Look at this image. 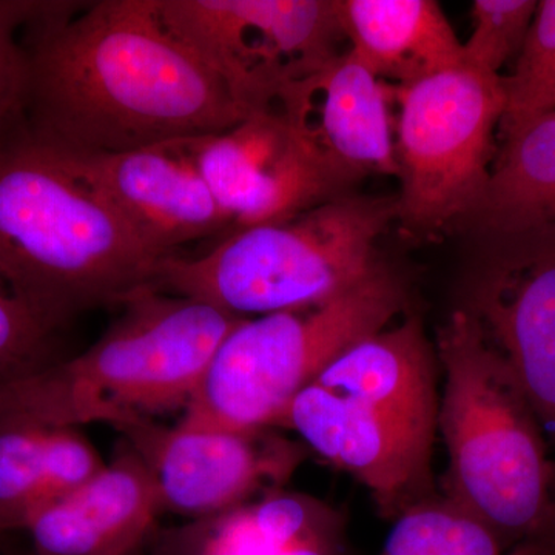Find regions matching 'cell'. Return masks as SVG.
<instances>
[{
  "label": "cell",
  "mask_w": 555,
  "mask_h": 555,
  "mask_svg": "<svg viewBox=\"0 0 555 555\" xmlns=\"http://www.w3.org/2000/svg\"><path fill=\"white\" fill-rule=\"evenodd\" d=\"M27 31L24 119L50 147L129 152L222 133L250 116L155 0L49 2Z\"/></svg>",
  "instance_id": "obj_1"
},
{
  "label": "cell",
  "mask_w": 555,
  "mask_h": 555,
  "mask_svg": "<svg viewBox=\"0 0 555 555\" xmlns=\"http://www.w3.org/2000/svg\"><path fill=\"white\" fill-rule=\"evenodd\" d=\"M160 261L24 115L0 133V284L51 331L155 287Z\"/></svg>",
  "instance_id": "obj_2"
},
{
  "label": "cell",
  "mask_w": 555,
  "mask_h": 555,
  "mask_svg": "<svg viewBox=\"0 0 555 555\" xmlns=\"http://www.w3.org/2000/svg\"><path fill=\"white\" fill-rule=\"evenodd\" d=\"M86 352L0 383V416L112 427L185 411L218 347L244 318L147 287Z\"/></svg>",
  "instance_id": "obj_3"
},
{
  "label": "cell",
  "mask_w": 555,
  "mask_h": 555,
  "mask_svg": "<svg viewBox=\"0 0 555 555\" xmlns=\"http://www.w3.org/2000/svg\"><path fill=\"white\" fill-rule=\"evenodd\" d=\"M436 352L444 372L438 411L449 455L443 496L511 553L534 540L545 521L553 452L513 367L469 310L451 313Z\"/></svg>",
  "instance_id": "obj_4"
},
{
  "label": "cell",
  "mask_w": 555,
  "mask_h": 555,
  "mask_svg": "<svg viewBox=\"0 0 555 555\" xmlns=\"http://www.w3.org/2000/svg\"><path fill=\"white\" fill-rule=\"evenodd\" d=\"M396 203L345 193L287 221L233 230L199 257L163 259L155 288L240 318L320 305L383 264L377 243Z\"/></svg>",
  "instance_id": "obj_5"
},
{
  "label": "cell",
  "mask_w": 555,
  "mask_h": 555,
  "mask_svg": "<svg viewBox=\"0 0 555 555\" xmlns=\"http://www.w3.org/2000/svg\"><path fill=\"white\" fill-rule=\"evenodd\" d=\"M406 306L403 281L382 264L320 305L244 318L218 347L178 425L229 433L275 429L288 404L332 361L389 327Z\"/></svg>",
  "instance_id": "obj_6"
},
{
  "label": "cell",
  "mask_w": 555,
  "mask_h": 555,
  "mask_svg": "<svg viewBox=\"0 0 555 555\" xmlns=\"http://www.w3.org/2000/svg\"><path fill=\"white\" fill-rule=\"evenodd\" d=\"M398 108V221L415 236H434L470 219L496 158L494 134L505 115L502 75L456 65L393 87Z\"/></svg>",
  "instance_id": "obj_7"
},
{
  "label": "cell",
  "mask_w": 555,
  "mask_h": 555,
  "mask_svg": "<svg viewBox=\"0 0 555 555\" xmlns=\"http://www.w3.org/2000/svg\"><path fill=\"white\" fill-rule=\"evenodd\" d=\"M160 20L248 115L338 54V0H155Z\"/></svg>",
  "instance_id": "obj_8"
},
{
  "label": "cell",
  "mask_w": 555,
  "mask_h": 555,
  "mask_svg": "<svg viewBox=\"0 0 555 555\" xmlns=\"http://www.w3.org/2000/svg\"><path fill=\"white\" fill-rule=\"evenodd\" d=\"M149 467L164 511L190 521L283 491L309 448L273 429L195 430L145 418L115 427Z\"/></svg>",
  "instance_id": "obj_9"
},
{
  "label": "cell",
  "mask_w": 555,
  "mask_h": 555,
  "mask_svg": "<svg viewBox=\"0 0 555 555\" xmlns=\"http://www.w3.org/2000/svg\"><path fill=\"white\" fill-rule=\"evenodd\" d=\"M189 144L233 230L287 221L347 193L278 108L251 113L232 129Z\"/></svg>",
  "instance_id": "obj_10"
},
{
  "label": "cell",
  "mask_w": 555,
  "mask_h": 555,
  "mask_svg": "<svg viewBox=\"0 0 555 555\" xmlns=\"http://www.w3.org/2000/svg\"><path fill=\"white\" fill-rule=\"evenodd\" d=\"M491 241L465 309L513 367L555 459V225Z\"/></svg>",
  "instance_id": "obj_11"
},
{
  "label": "cell",
  "mask_w": 555,
  "mask_h": 555,
  "mask_svg": "<svg viewBox=\"0 0 555 555\" xmlns=\"http://www.w3.org/2000/svg\"><path fill=\"white\" fill-rule=\"evenodd\" d=\"M189 141L115 153L49 147L118 211L152 254L166 259L190 241L230 228Z\"/></svg>",
  "instance_id": "obj_12"
},
{
  "label": "cell",
  "mask_w": 555,
  "mask_h": 555,
  "mask_svg": "<svg viewBox=\"0 0 555 555\" xmlns=\"http://www.w3.org/2000/svg\"><path fill=\"white\" fill-rule=\"evenodd\" d=\"M276 427L295 430L309 451L366 486L386 520L437 496L434 454L343 393L313 383L288 404Z\"/></svg>",
  "instance_id": "obj_13"
},
{
  "label": "cell",
  "mask_w": 555,
  "mask_h": 555,
  "mask_svg": "<svg viewBox=\"0 0 555 555\" xmlns=\"http://www.w3.org/2000/svg\"><path fill=\"white\" fill-rule=\"evenodd\" d=\"M392 96L393 86L347 50L291 83L276 108L349 188L369 175L398 178Z\"/></svg>",
  "instance_id": "obj_14"
},
{
  "label": "cell",
  "mask_w": 555,
  "mask_h": 555,
  "mask_svg": "<svg viewBox=\"0 0 555 555\" xmlns=\"http://www.w3.org/2000/svg\"><path fill=\"white\" fill-rule=\"evenodd\" d=\"M160 513L155 478L122 441L98 476L43 507L24 531L35 555H133L156 534Z\"/></svg>",
  "instance_id": "obj_15"
},
{
  "label": "cell",
  "mask_w": 555,
  "mask_h": 555,
  "mask_svg": "<svg viewBox=\"0 0 555 555\" xmlns=\"http://www.w3.org/2000/svg\"><path fill=\"white\" fill-rule=\"evenodd\" d=\"M437 366L422 320L409 315L350 346L315 383L371 409L434 454L440 411Z\"/></svg>",
  "instance_id": "obj_16"
},
{
  "label": "cell",
  "mask_w": 555,
  "mask_h": 555,
  "mask_svg": "<svg viewBox=\"0 0 555 555\" xmlns=\"http://www.w3.org/2000/svg\"><path fill=\"white\" fill-rule=\"evenodd\" d=\"M153 539L164 555H345L334 511L284 489Z\"/></svg>",
  "instance_id": "obj_17"
},
{
  "label": "cell",
  "mask_w": 555,
  "mask_h": 555,
  "mask_svg": "<svg viewBox=\"0 0 555 555\" xmlns=\"http://www.w3.org/2000/svg\"><path fill=\"white\" fill-rule=\"evenodd\" d=\"M338 13L349 50L387 83L463 64V42L436 0H338Z\"/></svg>",
  "instance_id": "obj_18"
},
{
  "label": "cell",
  "mask_w": 555,
  "mask_h": 555,
  "mask_svg": "<svg viewBox=\"0 0 555 555\" xmlns=\"http://www.w3.org/2000/svg\"><path fill=\"white\" fill-rule=\"evenodd\" d=\"M107 463L75 427L0 416V517L24 529L43 507L86 485Z\"/></svg>",
  "instance_id": "obj_19"
},
{
  "label": "cell",
  "mask_w": 555,
  "mask_h": 555,
  "mask_svg": "<svg viewBox=\"0 0 555 555\" xmlns=\"http://www.w3.org/2000/svg\"><path fill=\"white\" fill-rule=\"evenodd\" d=\"M502 138L470 221L489 238L555 225V108Z\"/></svg>",
  "instance_id": "obj_20"
},
{
  "label": "cell",
  "mask_w": 555,
  "mask_h": 555,
  "mask_svg": "<svg viewBox=\"0 0 555 555\" xmlns=\"http://www.w3.org/2000/svg\"><path fill=\"white\" fill-rule=\"evenodd\" d=\"M378 555H507L491 529L444 496L409 507Z\"/></svg>",
  "instance_id": "obj_21"
},
{
  "label": "cell",
  "mask_w": 555,
  "mask_h": 555,
  "mask_svg": "<svg viewBox=\"0 0 555 555\" xmlns=\"http://www.w3.org/2000/svg\"><path fill=\"white\" fill-rule=\"evenodd\" d=\"M502 133L555 108V0L539 2L516 68L502 76Z\"/></svg>",
  "instance_id": "obj_22"
},
{
  "label": "cell",
  "mask_w": 555,
  "mask_h": 555,
  "mask_svg": "<svg viewBox=\"0 0 555 555\" xmlns=\"http://www.w3.org/2000/svg\"><path fill=\"white\" fill-rule=\"evenodd\" d=\"M537 7L535 0L473 2V33L463 43V64L500 76L503 65L520 53Z\"/></svg>",
  "instance_id": "obj_23"
},
{
  "label": "cell",
  "mask_w": 555,
  "mask_h": 555,
  "mask_svg": "<svg viewBox=\"0 0 555 555\" xmlns=\"http://www.w3.org/2000/svg\"><path fill=\"white\" fill-rule=\"evenodd\" d=\"M54 334L0 284V383L57 361Z\"/></svg>",
  "instance_id": "obj_24"
},
{
  "label": "cell",
  "mask_w": 555,
  "mask_h": 555,
  "mask_svg": "<svg viewBox=\"0 0 555 555\" xmlns=\"http://www.w3.org/2000/svg\"><path fill=\"white\" fill-rule=\"evenodd\" d=\"M47 5L49 2L0 0V133L24 115L28 57L20 31Z\"/></svg>",
  "instance_id": "obj_25"
},
{
  "label": "cell",
  "mask_w": 555,
  "mask_h": 555,
  "mask_svg": "<svg viewBox=\"0 0 555 555\" xmlns=\"http://www.w3.org/2000/svg\"><path fill=\"white\" fill-rule=\"evenodd\" d=\"M507 555H555V478L550 507L539 534L531 542L511 551Z\"/></svg>",
  "instance_id": "obj_26"
},
{
  "label": "cell",
  "mask_w": 555,
  "mask_h": 555,
  "mask_svg": "<svg viewBox=\"0 0 555 555\" xmlns=\"http://www.w3.org/2000/svg\"><path fill=\"white\" fill-rule=\"evenodd\" d=\"M7 531H9V528H7L5 521H3L2 517H0V537L5 534Z\"/></svg>",
  "instance_id": "obj_27"
},
{
  "label": "cell",
  "mask_w": 555,
  "mask_h": 555,
  "mask_svg": "<svg viewBox=\"0 0 555 555\" xmlns=\"http://www.w3.org/2000/svg\"><path fill=\"white\" fill-rule=\"evenodd\" d=\"M150 555H164L163 553H160V551L158 550V547H156L155 545L152 546V553H150Z\"/></svg>",
  "instance_id": "obj_28"
}]
</instances>
